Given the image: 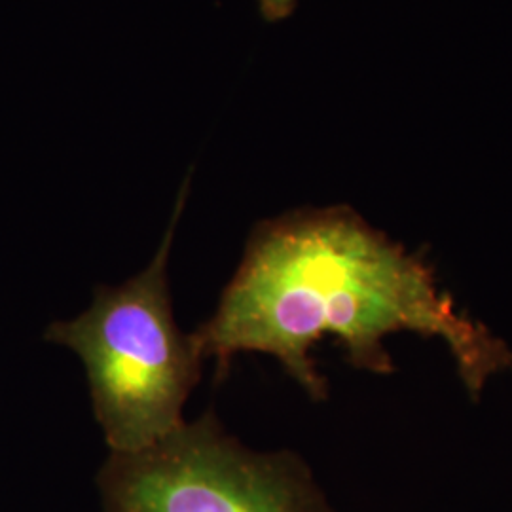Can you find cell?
<instances>
[{"label":"cell","instance_id":"obj_1","mask_svg":"<svg viewBox=\"0 0 512 512\" xmlns=\"http://www.w3.org/2000/svg\"><path fill=\"white\" fill-rule=\"evenodd\" d=\"M412 330L440 338L471 399L512 370V349L442 293L420 255L346 205L300 209L258 222L217 311L192 332L222 382L239 353L275 357L313 401L329 397L310 351L334 336L351 366L395 370L384 338Z\"/></svg>","mask_w":512,"mask_h":512},{"label":"cell","instance_id":"obj_2","mask_svg":"<svg viewBox=\"0 0 512 512\" xmlns=\"http://www.w3.org/2000/svg\"><path fill=\"white\" fill-rule=\"evenodd\" d=\"M188 188L186 179L147 270L118 287H99L88 310L55 321L44 334L82 359L110 452H137L179 429L184 403L202 378L203 357L192 334L175 323L167 281Z\"/></svg>","mask_w":512,"mask_h":512},{"label":"cell","instance_id":"obj_3","mask_svg":"<svg viewBox=\"0 0 512 512\" xmlns=\"http://www.w3.org/2000/svg\"><path fill=\"white\" fill-rule=\"evenodd\" d=\"M105 512H332L306 463L258 454L213 412L137 452H110L97 476Z\"/></svg>","mask_w":512,"mask_h":512},{"label":"cell","instance_id":"obj_4","mask_svg":"<svg viewBox=\"0 0 512 512\" xmlns=\"http://www.w3.org/2000/svg\"><path fill=\"white\" fill-rule=\"evenodd\" d=\"M298 0H258L260 14L266 21H281L293 14Z\"/></svg>","mask_w":512,"mask_h":512}]
</instances>
